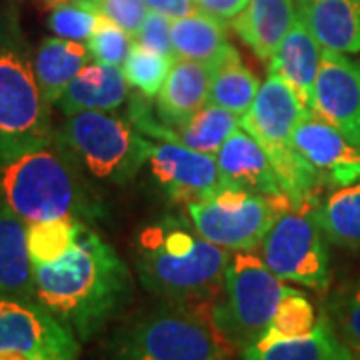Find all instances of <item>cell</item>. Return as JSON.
I'll list each match as a JSON object with an SVG mask.
<instances>
[{
  "label": "cell",
  "mask_w": 360,
  "mask_h": 360,
  "mask_svg": "<svg viewBox=\"0 0 360 360\" xmlns=\"http://www.w3.org/2000/svg\"><path fill=\"white\" fill-rule=\"evenodd\" d=\"M34 298L86 342L127 309L132 274L112 246L82 224L77 243L63 257L32 264Z\"/></svg>",
  "instance_id": "6da1fadb"
},
{
  "label": "cell",
  "mask_w": 360,
  "mask_h": 360,
  "mask_svg": "<svg viewBox=\"0 0 360 360\" xmlns=\"http://www.w3.org/2000/svg\"><path fill=\"white\" fill-rule=\"evenodd\" d=\"M231 258V250L174 217L144 226L134 245V269L142 286L162 302L184 307L214 304Z\"/></svg>",
  "instance_id": "7a4b0ae2"
},
{
  "label": "cell",
  "mask_w": 360,
  "mask_h": 360,
  "mask_svg": "<svg viewBox=\"0 0 360 360\" xmlns=\"http://www.w3.org/2000/svg\"><path fill=\"white\" fill-rule=\"evenodd\" d=\"M0 202L26 224L65 217L86 222L104 212L84 172L56 141L0 158Z\"/></svg>",
  "instance_id": "3957f363"
},
{
  "label": "cell",
  "mask_w": 360,
  "mask_h": 360,
  "mask_svg": "<svg viewBox=\"0 0 360 360\" xmlns=\"http://www.w3.org/2000/svg\"><path fill=\"white\" fill-rule=\"evenodd\" d=\"M236 350L212 321V307L162 302L122 324L104 360H229Z\"/></svg>",
  "instance_id": "277c9868"
},
{
  "label": "cell",
  "mask_w": 360,
  "mask_h": 360,
  "mask_svg": "<svg viewBox=\"0 0 360 360\" xmlns=\"http://www.w3.org/2000/svg\"><path fill=\"white\" fill-rule=\"evenodd\" d=\"M54 142L51 104L40 92L32 52L13 11L0 13V158Z\"/></svg>",
  "instance_id": "5b68a950"
},
{
  "label": "cell",
  "mask_w": 360,
  "mask_h": 360,
  "mask_svg": "<svg viewBox=\"0 0 360 360\" xmlns=\"http://www.w3.org/2000/svg\"><path fill=\"white\" fill-rule=\"evenodd\" d=\"M307 115L309 108L295 90L281 77L269 75L248 112L240 116V127L262 146L283 193L295 206L319 200L322 188L316 172L295 148V130Z\"/></svg>",
  "instance_id": "8992f818"
},
{
  "label": "cell",
  "mask_w": 360,
  "mask_h": 360,
  "mask_svg": "<svg viewBox=\"0 0 360 360\" xmlns=\"http://www.w3.org/2000/svg\"><path fill=\"white\" fill-rule=\"evenodd\" d=\"M54 141L84 174L110 186H127L148 162L150 139L115 112L82 110L65 116L54 129Z\"/></svg>",
  "instance_id": "52a82bcc"
},
{
  "label": "cell",
  "mask_w": 360,
  "mask_h": 360,
  "mask_svg": "<svg viewBox=\"0 0 360 360\" xmlns=\"http://www.w3.org/2000/svg\"><path fill=\"white\" fill-rule=\"evenodd\" d=\"M284 290L283 278L266 266L257 250L232 252L222 290L212 304V321L236 352L266 333Z\"/></svg>",
  "instance_id": "ba28073f"
},
{
  "label": "cell",
  "mask_w": 360,
  "mask_h": 360,
  "mask_svg": "<svg viewBox=\"0 0 360 360\" xmlns=\"http://www.w3.org/2000/svg\"><path fill=\"white\" fill-rule=\"evenodd\" d=\"M316 202L286 206L258 246L260 257L278 278L312 290L330 283L328 238L316 219Z\"/></svg>",
  "instance_id": "9c48e42d"
},
{
  "label": "cell",
  "mask_w": 360,
  "mask_h": 360,
  "mask_svg": "<svg viewBox=\"0 0 360 360\" xmlns=\"http://www.w3.org/2000/svg\"><path fill=\"white\" fill-rule=\"evenodd\" d=\"M290 205L288 196H264L224 186L208 198L186 205V217L202 238L238 252L258 248L274 219Z\"/></svg>",
  "instance_id": "30bf717a"
},
{
  "label": "cell",
  "mask_w": 360,
  "mask_h": 360,
  "mask_svg": "<svg viewBox=\"0 0 360 360\" xmlns=\"http://www.w3.org/2000/svg\"><path fill=\"white\" fill-rule=\"evenodd\" d=\"M0 354L28 360H78L80 340L37 300L0 296Z\"/></svg>",
  "instance_id": "8fae6325"
},
{
  "label": "cell",
  "mask_w": 360,
  "mask_h": 360,
  "mask_svg": "<svg viewBox=\"0 0 360 360\" xmlns=\"http://www.w3.org/2000/svg\"><path fill=\"white\" fill-rule=\"evenodd\" d=\"M146 165L162 193L184 206L208 198L226 186L220 176L217 155L198 153L176 142L150 139Z\"/></svg>",
  "instance_id": "7c38bea8"
},
{
  "label": "cell",
  "mask_w": 360,
  "mask_h": 360,
  "mask_svg": "<svg viewBox=\"0 0 360 360\" xmlns=\"http://www.w3.org/2000/svg\"><path fill=\"white\" fill-rule=\"evenodd\" d=\"M310 110L360 146V60L322 49Z\"/></svg>",
  "instance_id": "4fadbf2b"
},
{
  "label": "cell",
  "mask_w": 360,
  "mask_h": 360,
  "mask_svg": "<svg viewBox=\"0 0 360 360\" xmlns=\"http://www.w3.org/2000/svg\"><path fill=\"white\" fill-rule=\"evenodd\" d=\"M295 148L316 172L321 186L342 188L360 182V146L312 110L296 127Z\"/></svg>",
  "instance_id": "5bb4252c"
},
{
  "label": "cell",
  "mask_w": 360,
  "mask_h": 360,
  "mask_svg": "<svg viewBox=\"0 0 360 360\" xmlns=\"http://www.w3.org/2000/svg\"><path fill=\"white\" fill-rule=\"evenodd\" d=\"M220 176L226 186L264 196H286L269 156L243 127L232 132L217 153Z\"/></svg>",
  "instance_id": "9a60e30c"
},
{
  "label": "cell",
  "mask_w": 360,
  "mask_h": 360,
  "mask_svg": "<svg viewBox=\"0 0 360 360\" xmlns=\"http://www.w3.org/2000/svg\"><path fill=\"white\" fill-rule=\"evenodd\" d=\"M212 70L206 63L176 58L156 96V116L167 129L186 124L208 104Z\"/></svg>",
  "instance_id": "2e32d148"
},
{
  "label": "cell",
  "mask_w": 360,
  "mask_h": 360,
  "mask_svg": "<svg viewBox=\"0 0 360 360\" xmlns=\"http://www.w3.org/2000/svg\"><path fill=\"white\" fill-rule=\"evenodd\" d=\"M322 60V46L300 18L290 26L278 49L269 58V75L281 77L310 110L314 82Z\"/></svg>",
  "instance_id": "e0dca14e"
},
{
  "label": "cell",
  "mask_w": 360,
  "mask_h": 360,
  "mask_svg": "<svg viewBox=\"0 0 360 360\" xmlns=\"http://www.w3.org/2000/svg\"><path fill=\"white\" fill-rule=\"evenodd\" d=\"M129 80L122 66L89 63L56 101V108L65 116L82 110L115 112L129 101Z\"/></svg>",
  "instance_id": "ac0fdd59"
},
{
  "label": "cell",
  "mask_w": 360,
  "mask_h": 360,
  "mask_svg": "<svg viewBox=\"0 0 360 360\" xmlns=\"http://www.w3.org/2000/svg\"><path fill=\"white\" fill-rule=\"evenodd\" d=\"M298 18L326 51L360 52V0H295Z\"/></svg>",
  "instance_id": "d6986e66"
},
{
  "label": "cell",
  "mask_w": 360,
  "mask_h": 360,
  "mask_svg": "<svg viewBox=\"0 0 360 360\" xmlns=\"http://www.w3.org/2000/svg\"><path fill=\"white\" fill-rule=\"evenodd\" d=\"M296 18L295 0H248L245 11L232 20V28L260 60L269 63Z\"/></svg>",
  "instance_id": "ffe728a7"
},
{
  "label": "cell",
  "mask_w": 360,
  "mask_h": 360,
  "mask_svg": "<svg viewBox=\"0 0 360 360\" xmlns=\"http://www.w3.org/2000/svg\"><path fill=\"white\" fill-rule=\"evenodd\" d=\"M26 229L25 220L0 202V296L37 300Z\"/></svg>",
  "instance_id": "44dd1931"
},
{
  "label": "cell",
  "mask_w": 360,
  "mask_h": 360,
  "mask_svg": "<svg viewBox=\"0 0 360 360\" xmlns=\"http://www.w3.org/2000/svg\"><path fill=\"white\" fill-rule=\"evenodd\" d=\"M32 60L40 92L44 101L54 106L66 86L92 60V56L84 42L49 37L37 46Z\"/></svg>",
  "instance_id": "7402d4cb"
},
{
  "label": "cell",
  "mask_w": 360,
  "mask_h": 360,
  "mask_svg": "<svg viewBox=\"0 0 360 360\" xmlns=\"http://www.w3.org/2000/svg\"><path fill=\"white\" fill-rule=\"evenodd\" d=\"M172 46L176 58L206 65H214L232 49L224 22L202 11L172 20Z\"/></svg>",
  "instance_id": "603a6c76"
},
{
  "label": "cell",
  "mask_w": 360,
  "mask_h": 360,
  "mask_svg": "<svg viewBox=\"0 0 360 360\" xmlns=\"http://www.w3.org/2000/svg\"><path fill=\"white\" fill-rule=\"evenodd\" d=\"M340 345L342 342L336 335L335 326L324 312L319 316V322L310 335L270 342L257 340L240 354L243 360H326Z\"/></svg>",
  "instance_id": "cb8c5ba5"
},
{
  "label": "cell",
  "mask_w": 360,
  "mask_h": 360,
  "mask_svg": "<svg viewBox=\"0 0 360 360\" xmlns=\"http://www.w3.org/2000/svg\"><path fill=\"white\" fill-rule=\"evenodd\" d=\"M210 77V96L208 103L229 108L234 115L245 116L252 106L260 89L257 75L243 63L238 51L232 46L214 65Z\"/></svg>",
  "instance_id": "d4e9b609"
},
{
  "label": "cell",
  "mask_w": 360,
  "mask_h": 360,
  "mask_svg": "<svg viewBox=\"0 0 360 360\" xmlns=\"http://www.w3.org/2000/svg\"><path fill=\"white\" fill-rule=\"evenodd\" d=\"M316 219L330 245L360 250V182L336 188L316 202Z\"/></svg>",
  "instance_id": "484cf974"
},
{
  "label": "cell",
  "mask_w": 360,
  "mask_h": 360,
  "mask_svg": "<svg viewBox=\"0 0 360 360\" xmlns=\"http://www.w3.org/2000/svg\"><path fill=\"white\" fill-rule=\"evenodd\" d=\"M82 224L84 220L72 219V217L28 224L26 236H28V255L32 264H44L63 257L66 250L75 246Z\"/></svg>",
  "instance_id": "4316f807"
},
{
  "label": "cell",
  "mask_w": 360,
  "mask_h": 360,
  "mask_svg": "<svg viewBox=\"0 0 360 360\" xmlns=\"http://www.w3.org/2000/svg\"><path fill=\"white\" fill-rule=\"evenodd\" d=\"M319 322V316L314 312V307L304 292L286 286L281 304L270 321L266 333L258 340L270 342L281 338H296V336L310 335Z\"/></svg>",
  "instance_id": "83f0119b"
},
{
  "label": "cell",
  "mask_w": 360,
  "mask_h": 360,
  "mask_svg": "<svg viewBox=\"0 0 360 360\" xmlns=\"http://www.w3.org/2000/svg\"><path fill=\"white\" fill-rule=\"evenodd\" d=\"M174 60V56L158 54L134 42L122 65V72L132 89L139 90L146 98H153L158 96Z\"/></svg>",
  "instance_id": "f1b7e54d"
},
{
  "label": "cell",
  "mask_w": 360,
  "mask_h": 360,
  "mask_svg": "<svg viewBox=\"0 0 360 360\" xmlns=\"http://www.w3.org/2000/svg\"><path fill=\"white\" fill-rule=\"evenodd\" d=\"M326 314L340 342H345L354 354H360V276L336 290Z\"/></svg>",
  "instance_id": "f546056e"
},
{
  "label": "cell",
  "mask_w": 360,
  "mask_h": 360,
  "mask_svg": "<svg viewBox=\"0 0 360 360\" xmlns=\"http://www.w3.org/2000/svg\"><path fill=\"white\" fill-rule=\"evenodd\" d=\"M49 6L46 25L54 37L66 40L86 42L92 37L101 14L86 11L70 0H54Z\"/></svg>",
  "instance_id": "4dcf8cb0"
},
{
  "label": "cell",
  "mask_w": 360,
  "mask_h": 360,
  "mask_svg": "<svg viewBox=\"0 0 360 360\" xmlns=\"http://www.w3.org/2000/svg\"><path fill=\"white\" fill-rule=\"evenodd\" d=\"M132 44H134L132 34H129L124 28H120L106 16H98L96 28L92 37L86 40L92 60L110 66L124 65Z\"/></svg>",
  "instance_id": "1f68e13d"
},
{
  "label": "cell",
  "mask_w": 360,
  "mask_h": 360,
  "mask_svg": "<svg viewBox=\"0 0 360 360\" xmlns=\"http://www.w3.org/2000/svg\"><path fill=\"white\" fill-rule=\"evenodd\" d=\"M70 2L110 18L132 37H136L142 20L148 13V6L144 0H70Z\"/></svg>",
  "instance_id": "d6a6232c"
},
{
  "label": "cell",
  "mask_w": 360,
  "mask_h": 360,
  "mask_svg": "<svg viewBox=\"0 0 360 360\" xmlns=\"http://www.w3.org/2000/svg\"><path fill=\"white\" fill-rule=\"evenodd\" d=\"M136 42L144 49H148V51L165 54V56H174L172 20L165 14L148 11L144 20H142L141 28H139V32H136Z\"/></svg>",
  "instance_id": "836d02e7"
},
{
  "label": "cell",
  "mask_w": 360,
  "mask_h": 360,
  "mask_svg": "<svg viewBox=\"0 0 360 360\" xmlns=\"http://www.w3.org/2000/svg\"><path fill=\"white\" fill-rule=\"evenodd\" d=\"M194 4L198 11L210 14L222 22H229V20L232 22L238 14L245 11L248 0H194Z\"/></svg>",
  "instance_id": "e575fe53"
},
{
  "label": "cell",
  "mask_w": 360,
  "mask_h": 360,
  "mask_svg": "<svg viewBox=\"0 0 360 360\" xmlns=\"http://www.w3.org/2000/svg\"><path fill=\"white\" fill-rule=\"evenodd\" d=\"M144 2H146L148 11L165 14L170 20H176V18L188 16L198 11L194 0H144Z\"/></svg>",
  "instance_id": "d590c367"
},
{
  "label": "cell",
  "mask_w": 360,
  "mask_h": 360,
  "mask_svg": "<svg viewBox=\"0 0 360 360\" xmlns=\"http://www.w3.org/2000/svg\"><path fill=\"white\" fill-rule=\"evenodd\" d=\"M326 360H356V356H354V352H352V350L342 342V345L336 348L335 352H333V354H330Z\"/></svg>",
  "instance_id": "8d00e7d4"
},
{
  "label": "cell",
  "mask_w": 360,
  "mask_h": 360,
  "mask_svg": "<svg viewBox=\"0 0 360 360\" xmlns=\"http://www.w3.org/2000/svg\"><path fill=\"white\" fill-rule=\"evenodd\" d=\"M0 360H28L25 356H18V354H0Z\"/></svg>",
  "instance_id": "74e56055"
}]
</instances>
